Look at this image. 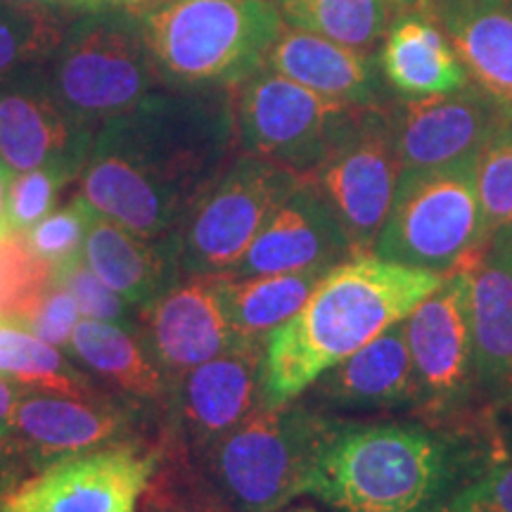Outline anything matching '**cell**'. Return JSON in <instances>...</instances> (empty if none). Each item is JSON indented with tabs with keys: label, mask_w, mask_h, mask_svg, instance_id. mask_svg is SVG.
<instances>
[{
	"label": "cell",
	"mask_w": 512,
	"mask_h": 512,
	"mask_svg": "<svg viewBox=\"0 0 512 512\" xmlns=\"http://www.w3.org/2000/svg\"><path fill=\"white\" fill-rule=\"evenodd\" d=\"M233 88H159L95 131L81 195L100 216L159 240L230 164L238 143Z\"/></svg>",
	"instance_id": "cell-1"
},
{
	"label": "cell",
	"mask_w": 512,
	"mask_h": 512,
	"mask_svg": "<svg viewBox=\"0 0 512 512\" xmlns=\"http://www.w3.org/2000/svg\"><path fill=\"white\" fill-rule=\"evenodd\" d=\"M444 278L375 254L332 266L302 309L266 335V403L302 396L339 361L411 316Z\"/></svg>",
	"instance_id": "cell-2"
},
{
	"label": "cell",
	"mask_w": 512,
	"mask_h": 512,
	"mask_svg": "<svg viewBox=\"0 0 512 512\" xmlns=\"http://www.w3.org/2000/svg\"><path fill=\"white\" fill-rule=\"evenodd\" d=\"M463 441L420 425L347 420L320 458L311 496L339 512H432L472 470Z\"/></svg>",
	"instance_id": "cell-3"
},
{
	"label": "cell",
	"mask_w": 512,
	"mask_h": 512,
	"mask_svg": "<svg viewBox=\"0 0 512 512\" xmlns=\"http://www.w3.org/2000/svg\"><path fill=\"white\" fill-rule=\"evenodd\" d=\"M344 422L316 403H264L200 458L228 512H278L311 494L323 451Z\"/></svg>",
	"instance_id": "cell-4"
},
{
	"label": "cell",
	"mask_w": 512,
	"mask_h": 512,
	"mask_svg": "<svg viewBox=\"0 0 512 512\" xmlns=\"http://www.w3.org/2000/svg\"><path fill=\"white\" fill-rule=\"evenodd\" d=\"M166 88H235L264 69L283 31L275 0H169L140 17Z\"/></svg>",
	"instance_id": "cell-5"
},
{
	"label": "cell",
	"mask_w": 512,
	"mask_h": 512,
	"mask_svg": "<svg viewBox=\"0 0 512 512\" xmlns=\"http://www.w3.org/2000/svg\"><path fill=\"white\" fill-rule=\"evenodd\" d=\"M46 72L69 117L93 133L164 88L140 17L110 8L76 15Z\"/></svg>",
	"instance_id": "cell-6"
},
{
	"label": "cell",
	"mask_w": 512,
	"mask_h": 512,
	"mask_svg": "<svg viewBox=\"0 0 512 512\" xmlns=\"http://www.w3.org/2000/svg\"><path fill=\"white\" fill-rule=\"evenodd\" d=\"M484 249L477 157L401 171L373 254L432 273H456Z\"/></svg>",
	"instance_id": "cell-7"
},
{
	"label": "cell",
	"mask_w": 512,
	"mask_h": 512,
	"mask_svg": "<svg viewBox=\"0 0 512 512\" xmlns=\"http://www.w3.org/2000/svg\"><path fill=\"white\" fill-rule=\"evenodd\" d=\"M302 178L283 166L242 152L192 204L181 228L183 275H226Z\"/></svg>",
	"instance_id": "cell-8"
},
{
	"label": "cell",
	"mask_w": 512,
	"mask_h": 512,
	"mask_svg": "<svg viewBox=\"0 0 512 512\" xmlns=\"http://www.w3.org/2000/svg\"><path fill=\"white\" fill-rule=\"evenodd\" d=\"M230 93L242 152L268 159L299 178L328 157L361 110L313 93L271 69H259Z\"/></svg>",
	"instance_id": "cell-9"
},
{
	"label": "cell",
	"mask_w": 512,
	"mask_h": 512,
	"mask_svg": "<svg viewBox=\"0 0 512 512\" xmlns=\"http://www.w3.org/2000/svg\"><path fill=\"white\" fill-rule=\"evenodd\" d=\"M399 176L401 162L387 102L358 110L306 181L328 202L354 254H373Z\"/></svg>",
	"instance_id": "cell-10"
},
{
	"label": "cell",
	"mask_w": 512,
	"mask_h": 512,
	"mask_svg": "<svg viewBox=\"0 0 512 512\" xmlns=\"http://www.w3.org/2000/svg\"><path fill=\"white\" fill-rule=\"evenodd\" d=\"M162 446L143 441L60 458L0 494V512H136Z\"/></svg>",
	"instance_id": "cell-11"
},
{
	"label": "cell",
	"mask_w": 512,
	"mask_h": 512,
	"mask_svg": "<svg viewBox=\"0 0 512 512\" xmlns=\"http://www.w3.org/2000/svg\"><path fill=\"white\" fill-rule=\"evenodd\" d=\"M418 406L415 413L441 425L456 418L479 389L470 320V283L463 271L448 273L430 297L406 318Z\"/></svg>",
	"instance_id": "cell-12"
},
{
	"label": "cell",
	"mask_w": 512,
	"mask_h": 512,
	"mask_svg": "<svg viewBox=\"0 0 512 512\" xmlns=\"http://www.w3.org/2000/svg\"><path fill=\"white\" fill-rule=\"evenodd\" d=\"M147 415L117 394L76 399L27 389L12 415L10 444L31 475L60 458L140 441Z\"/></svg>",
	"instance_id": "cell-13"
},
{
	"label": "cell",
	"mask_w": 512,
	"mask_h": 512,
	"mask_svg": "<svg viewBox=\"0 0 512 512\" xmlns=\"http://www.w3.org/2000/svg\"><path fill=\"white\" fill-rule=\"evenodd\" d=\"M266 403V337H242L202 366L178 377L169 422L200 460L209 448Z\"/></svg>",
	"instance_id": "cell-14"
},
{
	"label": "cell",
	"mask_w": 512,
	"mask_h": 512,
	"mask_svg": "<svg viewBox=\"0 0 512 512\" xmlns=\"http://www.w3.org/2000/svg\"><path fill=\"white\" fill-rule=\"evenodd\" d=\"M138 335L174 382L240 342L219 292V275H181L162 297L138 309Z\"/></svg>",
	"instance_id": "cell-15"
},
{
	"label": "cell",
	"mask_w": 512,
	"mask_h": 512,
	"mask_svg": "<svg viewBox=\"0 0 512 512\" xmlns=\"http://www.w3.org/2000/svg\"><path fill=\"white\" fill-rule=\"evenodd\" d=\"M389 119L401 171L437 169L479 157L505 121L501 110L475 83L430 98L392 100Z\"/></svg>",
	"instance_id": "cell-16"
},
{
	"label": "cell",
	"mask_w": 512,
	"mask_h": 512,
	"mask_svg": "<svg viewBox=\"0 0 512 512\" xmlns=\"http://www.w3.org/2000/svg\"><path fill=\"white\" fill-rule=\"evenodd\" d=\"M93 138L55 98L46 67L0 83V159L12 174L48 164L83 171Z\"/></svg>",
	"instance_id": "cell-17"
},
{
	"label": "cell",
	"mask_w": 512,
	"mask_h": 512,
	"mask_svg": "<svg viewBox=\"0 0 512 512\" xmlns=\"http://www.w3.org/2000/svg\"><path fill=\"white\" fill-rule=\"evenodd\" d=\"M351 256L356 254L337 216L323 195L302 178L273 211L240 264L226 275L330 271Z\"/></svg>",
	"instance_id": "cell-18"
},
{
	"label": "cell",
	"mask_w": 512,
	"mask_h": 512,
	"mask_svg": "<svg viewBox=\"0 0 512 512\" xmlns=\"http://www.w3.org/2000/svg\"><path fill=\"white\" fill-rule=\"evenodd\" d=\"M306 392L325 411H415L418 382L408 349L406 318L320 375Z\"/></svg>",
	"instance_id": "cell-19"
},
{
	"label": "cell",
	"mask_w": 512,
	"mask_h": 512,
	"mask_svg": "<svg viewBox=\"0 0 512 512\" xmlns=\"http://www.w3.org/2000/svg\"><path fill=\"white\" fill-rule=\"evenodd\" d=\"M264 69L361 110L392 102L380 67V50L363 53L287 24L268 50Z\"/></svg>",
	"instance_id": "cell-20"
},
{
	"label": "cell",
	"mask_w": 512,
	"mask_h": 512,
	"mask_svg": "<svg viewBox=\"0 0 512 512\" xmlns=\"http://www.w3.org/2000/svg\"><path fill=\"white\" fill-rule=\"evenodd\" d=\"M451 43L467 79L512 119L510 0H415Z\"/></svg>",
	"instance_id": "cell-21"
},
{
	"label": "cell",
	"mask_w": 512,
	"mask_h": 512,
	"mask_svg": "<svg viewBox=\"0 0 512 512\" xmlns=\"http://www.w3.org/2000/svg\"><path fill=\"white\" fill-rule=\"evenodd\" d=\"M83 261L136 311L162 297L183 275L178 235L147 240L100 214L88 228Z\"/></svg>",
	"instance_id": "cell-22"
},
{
	"label": "cell",
	"mask_w": 512,
	"mask_h": 512,
	"mask_svg": "<svg viewBox=\"0 0 512 512\" xmlns=\"http://www.w3.org/2000/svg\"><path fill=\"white\" fill-rule=\"evenodd\" d=\"M380 67L387 86L406 100L453 93L470 83L451 43L415 3H406L384 31Z\"/></svg>",
	"instance_id": "cell-23"
},
{
	"label": "cell",
	"mask_w": 512,
	"mask_h": 512,
	"mask_svg": "<svg viewBox=\"0 0 512 512\" xmlns=\"http://www.w3.org/2000/svg\"><path fill=\"white\" fill-rule=\"evenodd\" d=\"M69 354L76 356V361L98 380L110 384L121 399L150 413L169 415L171 382L150 356L138 330L81 318L72 335Z\"/></svg>",
	"instance_id": "cell-24"
},
{
	"label": "cell",
	"mask_w": 512,
	"mask_h": 512,
	"mask_svg": "<svg viewBox=\"0 0 512 512\" xmlns=\"http://www.w3.org/2000/svg\"><path fill=\"white\" fill-rule=\"evenodd\" d=\"M460 271L470 283L477 384L496 403L512 394V271L484 252Z\"/></svg>",
	"instance_id": "cell-25"
},
{
	"label": "cell",
	"mask_w": 512,
	"mask_h": 512,
	"mask_svg": "<svg viewBox=\"0 0 512 512\" xmlns=\"http://www.w3.org/2000/svg\"><path fill=\"white\" fill-rule=\"evenodd\" d=\"M325 273L219 275V292L238 335L264 339L302 309Z\"/></svg>",
	"instance_id": "cell-26"
},
{
	"label": "cell",
	"mask_w": 512,
	"mask_h": 512,
	"mask_svg": "<svg viewBox=\"0 0 512 512\" xmlns=\"http://www.w3.org/2000/svg\"><path fill=\"white\" fill-rule=\"evenodd\" d=\"M0 373L29 389L53 392L76 399H100L105 392L62 349L38 339L34 332L19 325L0 323Z\"/></svg>",
	"instance_id": "cell-27"
},
{
	"label": "cell",
	"mask_w": 512,
	"mask_h": 512,
	"mask_svg": "<svg viewBox=\"0 0 512 512\" xmlns=\"http://www.w3.org/2000/svg\"><path fill=\"white\" fill-rule=\"evenodd\" d=\"M287 27L363 53H377L389 27V0H275Z\"/></svg>",
	"instance_id": "cell-28"
},
{
	"label": "cell",
	"mask_w": 512,
	"mask_h": 512,
	"mask_svg": "<svg viewBox=\"0 0 512 512\" xmlns=\"http://www.w3.org/2000/svg\"><path fill=\"white\" fill-rule=\"evenodd\" d=\"M64 17L38 5L0 0V83L46 67L69 27Z\"/></svg>",
	"instance_id": "cell-29"
},
{
	"label": "cell",
	"mask_w": 512,
	"mask_h": 512,
	"mask_svg": "<svg viewBox=\"0 0 512 512\" xmlns=\"http://www.w3.org/2000/svg\"><path fill=\"white\" fill-rule=\"evenodd\" d=\"M53 287V266L34 252L27 235H0V323L29 328Z\"/></svg>",
	"instance_id": "cell-30"
},
{
	"label": "cell",
	"mask_w": 512,
	"mask_h": 512,
	"mask_svg": "<svg viewBox=\"0 0 512 512\" xmlns=\"http://www.w3.org/2000/svg\"><path fill=\"white\" fill-rule=\"evenodd\" d=\"M484 242L512 216V119H505L477 157Z\"/></svg>",
	"instance_id": "cell-31"
},
{
	"label": "cell",
	"mask_w": 512,
	"mask_h": 512,
	"mask_svg": "<svg viewBox=\"0 0 512 512\" xmlns=\"http://www.w3.org/2000/svg\"><path fill=\"white\" fill-rule=\"evenodd\" d=\"M98 214L83 195L74 197L60 209H53L41 223L29 230L27 240L38 256L53 266V271H64L67 266L83 259L88 228Z\"/></svg>",
	"instance_id": "cell-32"
},
{
	"label": "cell",
	"mask_w": 512,
	"mask_h": 512,
	"mask_svg": "<svg viewBox=\"0 0 512 512\" xmlns=\"http://www.w3.org/2000/svg\"><path fill=\"white\" fill-rule=\"evenodd\" d=\"M81 171L67 164H48L38 169L15 174L8 197V223L12 233H29L55 209L57 197L76 181Z\"/></svg>",
	"instance_id": "cell-33"
},
{
	"label": "cell",
	"mask_w": 512,
	"mask_h": 512,
	"mask_svg": "<svg viewBox=\"0 0 512 512\" xmlns=\"http://www.w3.org/2000/svg\"><path fill=\"white\" fill-rule=\"evenodd\" d=\"M55 285L69 290L79 306L81 318L102 320V323L121 325V328L138 330V311L131 304H126L117 292L110 290L95 275L86 261H76L64 271L55 273Z\"/></svg>",
	"instance_id": "cell-34"
},
{
	"label": "cell",
	"mask_w": 512,
	"mask_h": 512,
	"mask_svg": "<svg viewBox=\"0 0 512 512\" xmlns=\"http://www.w3.org/2000/svg\"><path fill=\"white\" fill-rule=\"evenodd\" d=\"M451 512H512V458L496 460L448 501Z\"/></svg>",
	"instance_id": "cell-35"
},
{
	"label": "cell",
	"mask_w": 512,
	"mask_h": 512,
	"mask_svg": "<svg viewBox=\"0 0 512 512\" xmlns=\"http://www.w3.org/2000/svg\"><path fill=\"white\" fill-rule=\"evenodd\" d=\"M81 320V311L76 306L74 297L69 290L55 285L53 290L48 292V297L43 299V304L38 306L36 316L31 318L29 328L38 339L50 344V347H57L67 351L72 347V335Z\"/></svg>",
	"instance_id": "cell-36"
},
{
	"label": "cell",
	"mask_w": 512,
	"mask_h": 512,
	"mask_svg": "<svg viewBox=\"0 0 512 512\" xmlns=\"http://www.w3.org/2000/svg\"><path fill=\"white\" fill-rule=\"evenodd\" d=\"M27 389L29 387H24V384L0 373V439H10L12 415H15L17 403L22 401Z\"/></svg>",
	"instance_id": "cell-37"
},
{
	"label": "cell",
	"mask_w": 512,
	"mask_h": 512,
	"mask_svg": "<svg viewBox=\"0 0 512 512\" xmlns=\"http://www.w3.org/2000/svg\"><path fill=\"white\" fill-rule=\"evenodd\" d=\"M491 439L496 437V453L512 444V394L496 401V411L491 413ZM501 458V456H498Z\"/></svg>",
	"instance_id": "cell-38"
},
{
	"label": "cell",
	"mask_w": 512,
	"mask_h": 512,
	"mask_svg": "<svg viewBox=\"0 0 512 512\" xmlns=\"http://www.w3.org/2000/svg\"><path fill=\"white\" fill-rule=\"evenodd\" d=\"M27 475V467L22 465V460H19L17 451L12 448L10 439H0V494Z\"/></svg>",
	"instance_id": "cell-39"
},
{
	"label": "cell",
	"mask_w": 512,
	"mask_h": 512,
	"mask_svg": "<svg viewBox=\"0 0 512 512\" xmlns=\"http://www.w3.org/2000/svg\"><path fill=\"white\" fill-rule=\"evenodd\" d=\"M19 3L38 5V8L62 12V15H81V12L102 10L100 0H19Z\"/></svg>",
	"instance_id": "cell-40"
},
{
	"label": "cell",
	"mask_w": 512,
	"mask_h": 512,
	"mask_svg": "<svg viewBox=\"0 0 512 512\" xmlns=\"http://www.w3.org/2000/svg\"><path fill=\"white\" fill-rule=\"evenodd\" d=\"M102 8H110V10H121L128 12V15H136L143 17L147 12L157 10L159 5L169 3V0H100Z\"/></svg>",
	"instance_id": "cell-41"
},
{
	"label": "cell",
	"mask_w": 512,
	"mask_h": 512,
	"mask_svg": "<svg viewBox=\"0 0 512 512\" xmlns=\"http://www.w3.org/2000/svg\"><path fill=\"white\" fill-rule=\"evenodd\" d=\"M12 171L10 166L0 159V235L10 233L8 223V197H10V183H12Z\"/></svg>",
	"instance_id": "cell-42"
},
{
	"label": "cell",
	"mask_w": 512,
	"mask_h": 512,
	"mask_svg": "<svg viewBox=\"0 0 512 512\" xmlns=\"http://www.w3.org/2000/svg\"><path fill=\"white\" fill-rule=\"evenodd\" d=\"M512 247V216L505 223H501L494 233L484 242V249H508Z\"/></svg>",
	"instance_id": "cell-43"
},
{
	"label": "cell",
	"mask_w": 512,
	"mask_h": 512,
	"mask_svg": "<svg viewBox=\"0 0 512 512\" xmlns=\"http://www.w3.org/2000/svg\"><path fill=\"white\" fill-rule=\"evenodd\" d=\"M482 252L489 256V259L498 261V264H503L508 271H512V247L508 249H482Z\"/></svg>",
	"instance_id": "cell-44"
},
{
	"label": "cell",
	"mask_w": 512,
	"mask_h": 512,
	"mask_svg": "<svg viewBox=\"0 0 512 512\" xmlns=\"http://www.w3.org/2000/svg\"><path fill=\"white\" fill-rule=\"evenodd\" d=\"M285 512H318V510H313V508H294V510H285Z\"/></svg>",
	"instance_id": "cell-45"
},
{
	"label": "cell",
	"mask_w": 512,
	"mask_h": 512,
	"mask_svg": "<svg viewBox=\"0 0 512 512\" xmlns=\"http://www.w3.org/2000/svg\"><path fill=\"white\" fill-rule=\"evenodd\" d=\"M432 512H451V510H448V503H446V505H441V508H437V510H432Z\"/></svg>",
	"instance_id": "cell-46"
},
{
	"label": "cell",
	"mask_w": 512,
	"mask_h": 512,
	"mask_svg": "<svg viewBox=\"0 0 512 512\" xmlns=\"http://www.w3.org/2000/svg\"><path fill=\"white\" fill-rule=\"evenodd\" d=\"M394 3H403V5H406V3H415V0H394Z\"/></svg>",
	"instance_id": "cell-47"
},
{
	"label": "cell",
	"mask_w": 512,
	"mask_h": 512,
	"mask_svg": "<svg viewBox=\"0 0 512 512\" xmlns=\"http://www.w3.org/2000/svg\"><path fill=\"white\" fill-rule=\"evenodd\" d=\"M510 3H512V0H510Z\"/></svg>",
	"instance_id": "cell-48"
}]
</instances>
